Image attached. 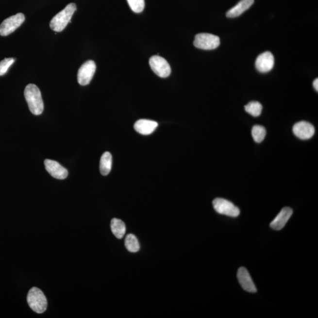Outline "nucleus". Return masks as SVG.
I'll use <instances>...</instances> for the list:
<instances>
[{"mask_svg": "<svg viewBox=\"0 0 318 318\" xmlns=\"http://www.w3.org/2000/svg\"><path fill=\"white\" fill-rule=\"evenodd\" d=\"M24 96L33 115H40L44 110V104L39 88L33 84L27 85L24 90Z\"/></svg>", "mask_w": 318, "mask_h": 318, "instance_id": "f257e3e1", "label": "nucleus"}, {"mask_svg": "<svg viewBox=\"0 0 318 318\" xmlns=\"http://www.w3.org/2000/svg\"><path fill=\"white\" fill-rule=\"evenodd\" d=\"M77 9L74 3H70L67 5L65 9L61 11L52 18L50 23V28L54 32H61L65 29L69 23L74 12Z\"/></svg>", "mask_w": 318, "mask_h": 318, "instance_id": "f03ea898", "label": "nucleus"}, {"mask_svg": "<svg viewBox=\"0 0 318 318\" xmlns=\"http://www.w3.org/2000/svg\"><path fill=\"white\" fill-rule=\"evenodd\" d=\"M27 302L30 308L37 314H43L48 308V300L40 289L33 287L27 295Z\"/></svg>", "mask_w": 318, "mask_h": 318, "instance_id": "7ed1b4c3", "label": "nucleus"}, {"mask_svg": "<svg viewBox=\"0 0 318 318\" xmlns=\"http://www.w3.org/2000/svg\"><path fill=\"white\" fill-rule=\"evenodd\" d=\"M193 44L198 49L211 50L219 47L220 38L217 35L209 33H201L195 36Z\"/></svg>", "mask_w": 318, "mask_h": 318, "instance_id": "20e7f679", "label": "nucleus"}, {"mask_svg": "<svg viewBox=\"0 0 318 318\" xmlns=\"http://www.w3.org/2000/svg\"><path fill=\"white\" fill-rule=\"evenodd\" d=\"M213 206L218 214L228 216L230 217H237L240 214V210L231 201L225 199L217 198L213 201Z\"/></svg>", "mask_w": 318, "mask_h": 318, "instance_id": "39448f33", "label": "nucleus"}, {"mask_svg": "<svg viewBox=\"0 0 318 318\" xmlns=\"http://www.w3.org/2000/svg\"><path fill=\"white\" fill-rule=\"evenodd\" d=\"M25 20L23 14L18 13L5 19L0 25V35L7 36L17 29Z\"/></svg>", "mask_w": 318, "mask_h": 318, "instance_id": "423d86ee", "label": "nucleus"}, {"mask_svg": "<svg viewBox=\"0 0 318 318\" xmlns=\"http://www.w3.org/2000/svg\"><path fill=\"white\" fill-rule=\"evenodd\" d=\"M149 65L154 73L162 78H166L170 76V66L163 57L159 56H152L149 60Z\"/></svg>", "mask_w": 318, "mask_h": 318, "instance_id": "0eeeda50", "label": "nucleus"}, {"mask_svg": "<svg viewBox=\"0 0 318 318\" xmlns=\"http://www.w3.org/2000/svg\"><path fill=\"white\" fill-rule=\"evenodd\" d=\"M96 70V65L93 60L85 62L79 68L77 74V81L82 85H86L92 80Z\"/></svg>", "mask_w": 318, "mask_h": 318, "instance_id": "6e6552de", "label": "nucleus"}, {"mask_svg": "<svg viewBox=\"0 0 318 318\" xmlns=\"http://www.w3.org/2000/svg\"><path fill=\"white\" fill-rule=\"evenodd\" d=\"M293 132L299 139L308 140L313 137L315 129L314 126L310 123L301 121L296 123L293 127Z\"/></svg>", "mask_w": 318, "mask_h": 318, "instance_id": "1a4fd4ad", "label": "nucleus"}, {"mask_svg": "<svg viewBox=\"0 0 318 318\" xmlns=\"http://www.w3.org/2000/svg\"><path fill=\"white\" fill-rule=\"evenodd\" d=\"M274 56L272 52L266 51L263 52L257 57L255 66L257 70L261 73L269 72L274 66Z\"/></svg>", "mask_w": 318, "mask_h": 318, "instance_id": "9d476101", "label": "nucleus"}, {"mask_svg": "<svg viewBox=\"0 0 318 318\" xmlns=\"http://www.w3.org/2000/svg\"><path fill=\"white\" fill-rule=\"evenodd\" d=\"M46 170L50 175L57 179H65L68 176V171L54 160L46 159L44 161Z\"/></svg>", "mask_w": 318, "mask_h": 318, "instance_id": "9b49d317", "label": "nucleus"}, {"mask_svg": "<svg viewBox=\"0 0 318 318\" xmlns=\"http://www.w3.org/2000/svg\"><path fill=\"white\" fill-rule=\"evenodd\" d=\"M292 214L293 211L291 208L289 207H284L276 216L275 219H273L272 222L270 223V228L276 231L281 230L285 226Z\"/></svg>", "mask_w": 318, "mask_h": 318, "instance_id": "f8f14e48", "label": "nucleus"}, {"mask_svg": "<svg viewBox=\"0 0 318 318\" xmlns=\"http://www.w3.org/2000/svg\"><path fill=\"white\" fill-rule=\"evenodd\" d=\"M237 276L239 284L243 289L248 292H256V287L251 277L250 273L245 268H240L237 271Z\"/></svg>", "mask_w": 318, "mask_h": 318, "instance_id": "ddd939ff", "label": "nucleus"}, {"mask_svg": "<svg viewBox=\"0 0 318 318\" xmlns=\"http://www.w3.org/2000/svg\"><path fill=\"white\" fill-rule=\"evenodd\" d=\"M158 126L156 121L150 120L141 119L135 123V131L143 135H149L154 132Z\"/></svg>", "mask_w": 318, "mask_h": 318, "instance_id": "4468645a", "label": "nucleus"}, {"mask_svg": "<svg viewBox=\"0 0 318 318\" xmlns=\"http://www.w3.org/2000/svg\"><path fill=\"white\" fill-rule=\"evenodd\" d=\"M254 0H241L238 4L232 8L226 13V16L229 18L237 17L242 15L253 5Z\"/></svg>", "mask_w": 318, "mask_h": 318, "instance_id": "2eb2a0df", "label": "nucleus"}, {"mask_svg": "<svg viewBox=\"0 0 318 318\" xmlns=\"http://www.w3.org/2000/svg\"><path fill=\"white\" fill-rule=\"evenodd\" d=\"M112 156L109 152L106 151L101 156L100 162V170L102 175L107 176L111 171Z\"/></svg>", "mask_w": 318, "mask_h": 318, "instance_id": "dca6fc26", "label": "nucleus"}, {"mask_svg": "<svg viewBox=\"0 0 318 318\" xmlns=\"http://www.w3.org/2000/svg\"><path fill=\"white\" fill-rule=\"evenodd\" d=\"M112 233L117 239H122L126 234L125 224L122 220L114 218L111 221Z\"/></svg>", "mask_w": 318, "mask_h": 318, "instance_id": "f3484780", "label": "nucleus"}, {"mask_svg": "<svg viewBox=\"0 0 318 318\" xmlns=\"http://www.w3.org/2000/svg\"><path fill=\"white\" fill-rule=\"evenodd\" d=\"M125 247L132 253L137 252L140 250V245L137 237L133 234H129L126 237Z\"/></svg>", "mask_w": 318, "mask_h": 318, "instance_id": "a211bd4d", "label": "nucleus"}, {"mask_svg": "<svg viewBox=\"0 0 318 318\" xmlns=\"http://www.w3.org/2000/svg\"><path fill=\"white\" fill-rule=\"evenodd\" d=\"M245 111L253 116L258 117L262 111V106L258 101H251L245 106Z\"/></svg>", "mask_w": 318, "mask_h": 318, "instance_id": "6ab92c4d", "label": "nucleus"}, {"mask_svg": "<svg viewBox=\"0 0 318 318\" xmlns=\"http://www.w3.org/2000/svg\"><path fill=\"white\" fill-rule=\"evenodd\" d=\"M267 132L264 127L260 125H255L251 130V135L254 142L259 143L264 140L266 136Z\"/></svg>", "mask_w": 318, "mask_h": 318, "instance_id": "aec40b11", "label": "nucleus"}, {"mask_svg": "<svg viewBox=\"0 0 318 318\" xmlns=\"http://www.w3.org/2000/svg\"><path fill=\"white\" fill-rule=\"evenodd\" d=\"M133 12L135 13L142 12L145 8V0H127Z\"/></svg>", "mask_w": 318, "mask_h": 318, "instance_id": "412c9836", "label": "nucleus"}, {"mask_svg": "<svg viewBox=\"0 0 318 318\" xmlns=\"http://www.w3.org/2000/svg\"><path fill=\"white\" fill-rule=\"evenodd\" d=\"M15 62V59L13 58H6L0 62V76L4 75Z\"/></svg>", "mask_w": 318, "mask_h": 318, "instance_id": "4be33fe9", "label": "nucleus"}, {"mask_svg": "<svg viewBox=\"0 0 318 318\" xmlns=\"http://www.w3.org/2000/svg\"><path fill=\"white\" fill-rule=\"evenodd\" d=\"M313 85L315 88V89L318 92V79H316L314 80L313 83Z\"/></svg>", "mask_w": 318, "mask_h": 318, "instance_id": "5701e85b", "label": "nucleus"}]
</instances>
